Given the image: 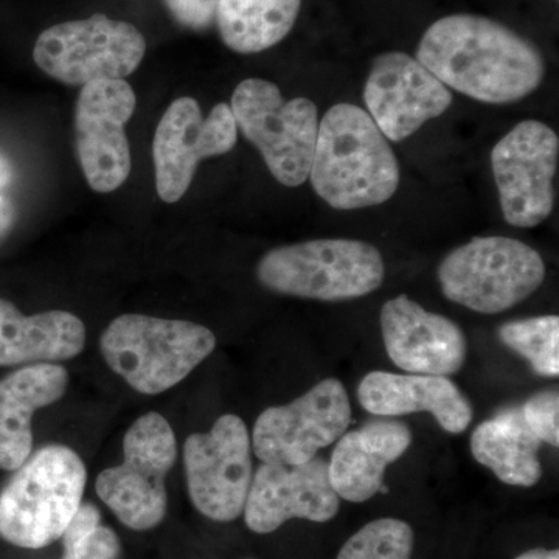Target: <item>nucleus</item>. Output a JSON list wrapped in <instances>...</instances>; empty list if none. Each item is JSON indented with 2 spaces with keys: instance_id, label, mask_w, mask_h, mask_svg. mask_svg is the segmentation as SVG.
<instances>
[{
  "instance_id": "nucleus-1",
  "label": "nucleus",
  "mask_w": 559,
  "mask_h": 559,
  "mask_svg": "<svg viewBox=\"0 0 559 559\" xmlns=\"http://www.w3.org/2000/svg\"><path fill=\"white\" fill-rule=\"evenodd\" d=\"M417 60L452 90L489 105H509L533 94L546 66L538 47L489 17L451 14L423 35Z\"/></svg>"
},
{
  "instance_id": "nucleus-2",
  "label": "nucleus",
  "mask_w": 559,
  "mask_h": 559,
  "mask_svg": "<svg viewBox=\"0 0 559 559\" xmlns=\"http://www.w3.org/2000/svg\"><path fill=\"white\" fill-rule=\"evenodd\" d=\"M310 179L331 207L358 210L388 202L399 190L401 170L369 112L341 103L319 123Z\"/></svg>"
},
{
  "instance_id": "nucleus-3",
  "label": "nucleus",
  "mask_w": 559,
  "mask_h": 559,
  "mask_svg": "<svg viewBox=\"0 0 559 559\" xmlns=\"http://www.w3.org/2000/svg\"><path fill=\"white\" fill-rule=\"evenodd\" d=\"M86 479L75 451L62 444L40 448L0 491V538L31 550L61 539L80 509Z\"/></svg>"
},
{
  "instance_id": "nucleus-4",
  "label": "nucleus",
  "mask_w": 559,
  "mask_h": 559,
  "mask_svg": "<svg viewBox=\"0 0 559 559\" xmlns=\"http://www.w3.org/2000/svg\"><path fill=\"white\" fill-rule=\"evenodd\" d=\"M216 337L187 320L123 314L102 334L100 348L114 373L143 395L178 385L212 355Z\"/></svg>"
},
{
  "instance_id": "nucleus-5",
  "label": "nucleus",
  "mask_w": 559,
  "mask_h": 559,
  "mask_svg": "<svg viewBox=\"0 0 559 559\" xmlns=\"http://www.w3.org/2000/svg\"><path fill=\"white\" fill-rule=\"evenodd\" d=\"M380 250L366 241L326 238L272 249L257 266L264 288L319 301L359 299L384 282Z\"/></svg>"
},
{
  "instance_id": "nucleus-6",
  "label": "nucleus",
  "mask_w": 559,
  "mask_h": 559,
  "mask_svg": "<svg viewBox=\"0 0 559 559\" xmlns=\"http://www.w3.org/2000/svg\"><path fill=\"white\" fill-rule=\"evenodd\" d=\"M440 289L448 300L480 314H499L539 289L543 257L514 238L476 237L440 261Z\"/></svg>"
},
{
  "instance_id": "nucleus-7",
  "label": "nucleus",
  "mask_w": 559,
  "mask_h": 559,
  "mask_svg": "<svg viewBox=\"0 0 559 559\" xmlns=\"http://www.w3.org/2000/svg\"><path fill=\"white\" fill-rule=\"evenodd\" d=\"M230 109L238 130L280 183L299 187L310 178L319 130L314 103L304 97L286 102L271 81L249 79L238 84Z\"/></svg>"
},
{
  "instance_id": "nucleus-8",
  "label": "nucleus",
  "mask_w": 559,
  "mask_h": 559,
  "mask_svg": "<svg viewBox=\"0 0 559 559\" xmlns=\"http://www.w3.org/2000/svg\"><path fill=\"white\" fill-rule=\"evenodd\" d=\"M123 454L121 465L97 477L98 498L127 527H157L167 514L165 480L178 455L170 423L157 412L142 415L124 436Z\"/></svg>"
},
{
  "instance_id": "nucleus-9",
  "label": "nucleus",
  "mask_w": 559,
  "mask_h": 559,
  "mask_svg": "<svg viewBox=\"0 0 559 559\" xmlns=\"http://www.w3.org/2000/svg\"><path fill=\"white\" fill-rule=\"evenodd\" d=\"M146 40L130 22L94 14L61 22L40 33L33 60L50 79L68 86L97 80H124L138 70Z\"/></svg>"
},
{
  "instance_id": "nucleus-10",
  "label": "nucleus",
  "mask_w": 559,
  "mask_h": 559,
  "mask_svg": "<svg viewBox=\"0 0 559 559\" xmlns=\"http://www.w3.org/2000/svg\"><path fill=\"white\" fill-rule=\"evenodd\" d=\"M187 487L201 514L216 522L238 520L252 484V439L237 415H223L205 433L183 444Z\"/></svg>"
},
{
  "instance_id": "nucleus-11",
  "label": "nucleus",
  "mask_w": 559,
  "mask_h": 559,
  "mask_svg": "<svg viewBox=\"0 0 559 559\" xmlns=\"http://www.w3.org/2000/svg\"><path fill=\"white\" fill-rule=\"evenodd\" d=\"M352 419L347 389L326 378L293 403L264 411L253 426L252 450L263 463L301 465L336 443Z\"/></svg>"
},
{
  "instance_id": "nucleus-12",
  "label": "nucleus",
  "mask_w": 559,
  "mask_h": 559,
  "mask_svg": "<svg viewBox=\"0 0 559 559\" xmlns=\"http://www.w3.org/2000/svg\"><path fill=\"white\" fill-rule=\"evenodd\" d=\"M557 132L538 120H525L496 143L491 167L500 209L510 226H539L555 204L558 170Z\"/></svg>"
},
{
  "instance_id": "nucleus-13",
  "label": "nucleus",
  "mask_w": 559,
  "mask_h": 559,
  "mask_svg": "<svg viewBox=\"0 0 559 559\" xmlns=\"http://www.w3.org/2000/svg\"><path fill=\"white\" fill-rule=\"evenodd\" d=\"M237 140V123L227 103L216 105L204 119L194 98L173 102L157 124L153 142L160 200L178 202L189 190L200 160L229 153Z\"/></svg>"
},
{
  "instance_id": "nucleus-14",
  "label": "nucleus",
  "mask_w": 559,
  "mask_h": 559,
  "mask_svg": "<svg viewBox=\"0 0 559 559\" xmlns=\"http://www.w3.org/2000/svg\"><path fill=\"white\" fill-rule=\"evenodd\" d=\"M138 98L124 80H97L81 87L75 143L87 183L98 193L120 189L131 173L127 127Z\"/></svg>"
},
{
  "instance_id": "nucleus-15",
  "label": "nucleus",
  "mask_w": 559,
  "mask_h": 559,
  "mask_svg": "<svg viewBox=\"0 0 559 559\" xmlns=\"http://www.w3.org/2000/svg\"><path fill=\"white\" fill-rule=\"evenodd\" d=\"M364 102L385 139L401 142L426 121L443 116L452 105V94L417 58L388 51L371 64Z\"/></svg>"
},
{
  "instance_id": "nucleus-16",
  "label": "nucleus",
  "mask_w": 559,
  "mask_h": 559,
  "mask_svg": "<svg viewBox=\"0 0 559 559\" xmlns=\"http://www.w3.org/2000/svg\"><path fill=\"white\" fill-rule=\"evenodd\" d=\"M340 507V496L331 487L329 462L314 457L301 465L261 463L242 513L252 532L267 535L290 520L329 522Z\"/></svg>"
},
{
  "instance_id": "nucleus-17",
  "label": "nucleus",
  "mask_w": 559,
  "mask_h": 559,
  "mask_svg": "<svg viewBox=\"0 0 559 559\" xmlns=\"http://www.w3.org/2000/svg\"><path fill=\"white\" fill-rule=\"evenodd\" d=\"M380 322L385 352L399 369L451 377L465 366L468 342L454 320L399 296L385 301Z\"/></svg>"
},
{
  "instance_id": "nucleus-18",
  "label": "nucleus",
  "mask_w": 559,
  "mask_h": 559,
  "mask_svg": "<svg viewBox=\"0 0 559 559\" xmlns=\"http://www.w3.org/2000/svg\"><path fill=\"white\" fill-rule=\"evenodd\" d=\"M358 400L364 409L378 417L426 412L450 433L465 432L474 417L473 406L457 384L433 374L371 371L360 381Z\"/></svg>"
},
{
  "instance_id": "nucleus-19",
  "label": "nucleus",
  "mask_w": 559,
  "mask_h": 559,
  "mask_svg": "<svg viewBox=\"0 0 559 559\" xmlns=\"http://www.w3.org/2000/svg\"><path fill=\"white\" fill-rule=\"evenodd\" d=\"M412 440L409 426L385 417L345 432L329 462L331 487L347 502H367L380 492L385 469L409 450Z\"/></svg>"
},
{
  "instance_id": "nucleus-20",
  "label": "nucleus",
  "mask_w": 559,
  "mask_h": 559,
  "mask_svg": "<svg viewBox=\"0 0 559 559\" xmlns=\"http://www.w3.org/2000/svg\"><path fill=\"white\" fill-rule=\"evenodd\" d=\"M68 384L58 364H33L0 381V469H17L31 457L33 414L60 401Z\"/></svg>"
},
{
  "instance_id": "nucleus-21",
  "label": "nucleus",
  "mask_w": 559,
  "mask_h": 559,
  "mask_svg": "<svg viewBox=\"0 0 559 559\" xmlns=\"http://www.w3.org/2000/svg\"><path fill=\"white\" fill-rule=\"evenodd\" d=\"M86 344V326L68 311L24 316L0 299V367L53 364L79 356Z\"/></svg>"
},
{
  "instance_id": "nucleus-22",
  "label": "nucleus",
  "mask_w": 559,
  "mask_h": 559,
  "mask_svg": "<svg viewBox=\"0 0 559 559\" xmlns=\"http://www.w3.org/2000/svg\"><path fill=\"white\" fill-rule=\"evenodd\" d=\"M540 441L528 429L521 407L496 414L474 429L471 452L503 484L535 487L543 477L539 460Z\"/></svg>"
},
{
  "instance_id": "nucleus-23",
  "label": "nucleus",
  "mask_w": 559,
  "mask_h": 559,
  "mask_svg": "<svg viewBox=\"0 0 559 559\" xmlns=\"http://www.w3.org/2000/svg\"><path fill=\"white\" fill-rule=\"evenodd\" d=\"M300 9L301 0H219L216 25L230 50L260 53L289 35Z\"/></svg>"
},
{
  "instance_id": "nucleus-24",
  "label": "nucleus",
  "mask_w": 559,
  "mask_h": 559,
  "mask_svg": "<svg viewBox=\"0 0 559 559\" xmlns=\"http://www.w3.org/2000/svg\"><path fill=\"white\" fill-rule=\"evenodd\" d=\"M499 341L522 356L538 377L559 374V318L539 316L503 323Z\"/></svg>"
},
{
  "instance_id": "nucleus-25",
  "label": "nucleus",
  "mask_w": 559,
  "mask_h": 559,
  "mask_svg": "<svg viewBox=\"0 0 559 559\" xmlns=\"http://www.w3.org/2000/svg\"><path fill=\"white\" fill-rule=\"evenodd\" d=\"M414 544L415 533L407 522L382 518L356 532L337 559H412Z\"/></svg>"
},
{
  "instance_id": "nucleus-26",
  "label": "nucleus",
  "mask_w": 559,
  "mask_h": 559,
  "mask_svg": "<svg viewBox=\"0 0 559 559\" xmlns=\"http://www.w3.org/2000/svg\"><path fill=\"white\" fill-rule=\"evenodd\" d=\"M62 559H120L119 536L102 525V514L92 503H81L61 536Z\"/></svg>"
},
{
  "instance_id": "nucleus-27",
  "label": "nucleus",
  "mask_w": 559,
  "mask_h": 559,
  "mask_svg": "<svg viewBox=\"0 0 559 559\" xmlns=\"http://www.w3.org/2000/svg\"><path fill=\"white\" fill-rule=\"evenodd\" d=\"M522 417L536 439L557 448L559 444L558 390L536 393L521 407Z\"/></svg>"
},
{
  "instance_id": "nucleus-28",
  "label": "nucleus",
  "mask_w": 559,
  "mask_h": 559,
  "mask_svg": "<svg viewBox=\"0 0 559 559\" xmlns=\"http://www.w3.org/2000/svg\"><path fill=\"white\" fill-rule=\"evenodd\" d=\"M173 20L190 31H207L216 22L219 0H162Z\"/></svg>"
},
{
  "instance_id": "nucleus-29",
  "label": "nucleus",
  "mask_w": 559,
  "mask_h": 559,
  "mask_svg": "<svg viewBox=\"0 0 559 559\" xmlns=\"http://www.w3.org/2000/svg\"><path fill=\"white\" fill-rule=\"evenodd\" d=\"M13 165L7 159L5 154L0 153V242L5 240L7 235L13 229L14 219H16L13 202L5 194L13 183Z\"/></svg>"
},
{
  "instance_id": "nucleus-30",
  "label": "nucleus",
  "mask_w": 559,
  "mask_h": 559,
  "mask_svg": "<svg viewBox=\"0 0 559 559\" xmlns=\"http://www.w3.org/2000/svg\"><path fill=\"white\" fill-rule=\"evenodd\" d=\"M514 559H559L558 550L533 549Z\"/></svg>"
}]
</instances>
